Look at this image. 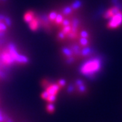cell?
<instances>
[{"instance_id": "6da1fadb", "label": "cell", "mask_w": 122, "mask_h": 122, "mask_svg": "<svg viewBox=\"0 0 122 122\" xmlns=\"http://www.w3.org/2000/svg\"><path fill=\"white\" fill-rule=\"evenodd\" d=\"M100 68V62L98 59H93L86 62L83 65L80 71L85 75H91L94 74Z\"/></svg>"}, {"instance_id": "7a4b0ae2", "label": "cell", "mask_w": 122, "mask_h": 122, "mask_svg": "<svg viewBox=\"0 0 122 122\" xmlns=\"http://www.w3.org/2000/svg\"><path fill=\"white\" fill-rule=\"evenodd\" d=\"M122 23V13L119 12L117 14L114 15L112 19L108 24V27L110 29H115Z\"/></svg>"}, {"instance_id": "3957f363", "label": "cell", "mask_w": 122, "mask_h": 122, "mask_svg": "<svg viewBox=\"0 0 122 122\" xmlns=\"http://www.w3.org/2000/svg\"><path fill=\"white\" fill-rule=\"evenodd\" d=\"M60 89L61 87L58 86V83H52L46 90L49 95H56Z\"/></svg>"}, {"instance_id": "277c9868", "label": "cell", "mask_w": 122, "mask_h": 122, "mask_svg": "<svg viewBox=\"0 0 122 122\" xmlns=\"http://www.w3.org/2000/svg\"><path fill=\"white\" fill-rule=\"evenodd\" d=\"M16 62L18 63H22V64H27L29 62V58L26 56H24V55H21V54H19L15 59Z\"/></svg>"}, {"instance_id": "5b68a950", "label": "cell", "mask_w": 122, "mask_h": 122, "mask_svg": "<svg viewBox=\"0 0 122 122\" xmlns=\"http://www.w3.org/2000/svg\"><path fill=\"white\" fill-rule=\"evenodd\" d=\"M79 20L77 18H74V19L72 20V30H71V32H72V33H75L77 32V27H78L79 26Z\"/></svg>"}, {"instance_id": "8992f818", "label": "cell", "mask_w": 122, "mask_h": 122, "mask_svg": "<svg viewBox=\"0 0 122 122\" xmlns=\"http://www.w3.org/2000/svg\"><path fill=\"white\" fill-rule=\"evenodd\" d=\"M71 50L73 51V54H75V56H79V55L80 54V53H81L79 46L78 45H77V44H74V45L71 46Z\"/></svg>"}, {"instance_id": "52a82bcc", "label": "cell", "mask_w": 122, "mask_h": 122, "mask_svg": "<svg viewBox=\"0 0 122 122\" xmlns=\"http://www.w3.org/2000/svg\"><path fill=\"white\" fill-rule=\"evenodd\" d=\"M62 53L65 55L67 57H71V56H73V51L71 50V48H63L62 49Z\"/></svg>"}, {"instance_id": "ba28073f", "label": "cell", "mask_w": 122, "mask_h": 122, "mask_svg": "<svg viewBox=\"0 0 122 122\" xmlns=\"http://www.w3.org/2000/svg\"><path fill=\"white\" fill-rule=\"evenodd\" d=\"M81 5H82V2L80 0H76V1H75L72 4L71 8H72L73 10V9L74 10H77V9L79 8Z\"/></svg>"}, {"instance_id": "9c48e42d", "label": "cell", "mask_w": 122, "mask_h": 122, "mask_svg": "<svg viewBox=\"0 0 122 122\" xmlns=\"http://www.w3.org/2000/svg\"><path fill=\"white\" fill-rule=\"evenodd\" d=\"M46 110H47V111H48V113H54L55 111L56 107H55V106H54V105L53 103H49L46 106Z\"/></svg>"}, {"instance_id": "30bf717a", "label": "cell", "mask_w": 122, "mask_h": 122, "mask_svg": "<svg viewBox=\"0 0 122 122\" xmlns=\"http://www.w3.org/2000/svg\"><path fill=\"white\" fill-rule=\"evenodd\" d=\"M33 13L30 12V13H27L25 14V20L27 23H30L32 20H33Z\"/></svg>"}, {"instance_id": "8fae6325", "label": "cell", "mask_w": 122, "mask_h": 122, "mask_svg": "<svg viewBox=\"0 0 122 122\" xmlns=\"http://www.w3.org/2000/svg\"><path fill=\"white\" fill-rule=\"evenodd\" d=\"M72 12H73V9L70 6H66L62 10V13L65 15H69L70 14L72 13Z\"/></svg>"}, {"instance_id": "7c38bea8", "label": "cell", "mask_w": 122, "mask_h": 122, "mask_svg": "<svg viewBox=\"0 0 122 122\" xmlns=\"http://www.w3.org/2000/svg\"><path fill=\"white\" fill-rule=\"evenodd\" d=\"M0 78L3 80H5L8 78V73L5 71L4 70L1 69H0Z\"/></svg>"}, {"instance_id": "4fadbf2b", "label": "cell", "mask_w": 122, "mask_h": 122, "mask_svg": "<svg viewBox=\"0 0 122 122\" xmlns=\"http://www.w3.org/2000/svg\"><path fill=\"white\" fill-rule=\"evenodd\" d=\"M91 52V49L89 47H87V48H85L83 50H81V54L83 56H87Z\"/></svg>"}, {"instance_id": "5bb4252c", "label": "cell", "mask_w": 122, "mask_h": 122, "mask_svg": "<svg viewBox=\"0 0 122 122\" xmlns=\"http://www.w3.org/2000/svg\"><path fill=\"white\" fill-rule=\"evenodd\" d=\"M4 23L7 26H11L12 25V19L8 16H5V19L4 20Z\"/></svg>"}, {"instance_id": "9a60e30c", "label": "cell", "mask_w": 122, "mask_h": 122, "mask_svg": "<svg viewBox=\"0 0 122 122\" xmlns=\"http://www.w3.org/2000/svg\"><path fill=\"white\" fill-rule=\"evenodd\" d=\"M63 20H64L63 19V16L61 14H58L56 18L55 19L56 22L57 24H61V23H62V21H63Z\"/></svg>"}, {"instance_id": "2e32d148", "label": "cell", "mask_w": 122, "mask_h": 122, "mask_svg": "<svg viewBox=\"0 0 122 122\" xmlns=\"http://www.w3.org/2000/svg\"><path fill=\"white\" fill-rule=\"evenodd\" d=\"M40 18L41 19V20H42L43 22H44L45 23H46V24H48V23H49V22H50L49 17H48L46 14H41V15L40 16Z\"/></svg>"}, {"instance_id": "e0dca14e", "label": "cell", "mask_w": 122, "mask_h": 122, "mask_svg": "<svg viewBox=\"0 0 122 122\" xmlns=\"http://www.w3.org/2000/svg\"><path fill=\"white\" fill-rule=\"evenodd\" d=\"M37 26H38V24H37V22L35 21V20H33L30 22V29H33V30L37 29Z\"/></svg>"}, {"instance_id": "ac0fdd59", "label": "cell", "mask_w": 122, "mask_h": 122, "mask_svg": "<svg viewBox=\"0 0 122 122\" xmlns=\"http://www.w3.org/2000/svg\"><path fill=\"white\" fill-rule=\"evenodd\" d=\"M113 16V12H112L111 10V9H110V10H109L105 14V16H105V18L106 19H109V18H111Z\"/></svg>"}, {"instance_id": "d6986e66", "label": "cell", "mask_w": 122, "mask_h": 122, "mask_svg": "<svg viewBox=\"0 0 122 122\" xmlns=\"http://www.w3.org/2000/svg\"><path fill=\"white\" fill-rule=\"evenodd\" d=\"M71 27L69 25V26H64V28L62 29V32L64 33V34H69V33H71Z\"/></svg>"}, {"instance_id": "ffe728a7", "label": "cell", "mask_w": 122, "mask_h": 122, "mask_svg": "<svg viewBox=\"0 0 122 122\" xmlns=\"http://www.w3.org/2000/svg\"><path fill=\"white\" fill-rule=\"evenodd\" d=\"M57 14H58L56 12H50V14H49V19L50 20H54L55 19H56V18L57 16Z\"/></svg>"}, {"instance_id": "44dd1931", "label": "cell", "mask_w": 122, "mask_h": 122, "mask_svg": "<svg viewBox=\"0 0 122 122\" xmlns=\"http://www.w3.org/2000/svg\"><path fill=\"white\" fill-rule=\"evenodd\" d=\"M79 43H80V45L82 46H86L87 44H88V41L86 38H81L80 40H79Z\"/></svg>"}, {"instance_id": "7402d4cb", "label": "cell", "mask_w": 122, "mask_h": 122, "mask_svg": "<svg viewBox=\"0 0 122 122\" xmlns=\"http://www.w3.org/2000/svg\"><path fill=\"white\" fill-rule=\"evenodd\" d=\"M56 95H50L47 100L50 103H52V102H54L55 100H56Z\"/></svg>"}, {"instance_id": "603a6c76", "label": "cell", "mask_w": 122, "mask_h": 122, "mask_svg": "<svg viewBox=\"0 0 122 122\" xmlns=\"http://www.w3.org/2000/svg\"><path fill=\"white\" fill-rule=\"evenodd\" d=\"M49 96H50V95H49V94H48V92H47V90L41 93V98L46 100H47V99H48V98L49 97Z\"/></svg>"}, {"instance_id": "cb8c5ba5", "label": "cell", "mask_w": 122, "mask_h": 122, "mask_svg": "<svg viewBox=\"0 0 122 122\" xmlns=\"http://www.w3.org/2000/svg\"><path fill=\"white\" fill-rule=\"evenodd\" d=\"M78 87V90L80 93H84L86 90V87L84 84H82L81 86H79Z\"/></svg>"}, {"instance_id": "d4e9b609", "label": "cell", "mask_w": 122, "mask_h": 122, "mask_svg": "<svg viewBox=\"0 0 122 122\" xmlns=\"http://www.w3.org/2000/svg\"><path fill=\"white\" fill-rule=\"evenodd\" d=\"M66 81L65 79H61L58 81V86L60 87H64L66 85Z\"/></svg>"}, {"instance_id": "484cf974", "label": "cell", "mask_w": 122, "mask_h": 122, "mask_svg": "<svg viewBox=\"0 0 122 122\" xmlns=\"http://www.w3.org/2000/svg\"><path fill=\"white\" fill-rule=\"evenodd\" d=\"M7 27L6 25L3 22H0V31H5L7 30Z\"/></svg>"}, {"instance_id": "4316f807", "label": "cell", "mask_w": 122, "mask_h": 122, "mask_svg": "<svg viewBox=\"0 0 122 122\" xmlns=\"http://www.w3.org/2000/svg\"><path fill=\"white\" fill-rule=\"evenodd\" d=\"M66 91L68 93H72L74 91V86L73 84H70L68 86V87H67V90Z\"/></svg>"}, {"instance_id": "83f0119b", "label": "cell", "mask_w": 122, "mask_h": 122, "mask_svg": "<svg viewBox=\"0 0 122 122\" xmlns=\"http://www.w3.org/2000/svg\"><path fill=\"white\" fill-rule=\"evenodd\" d=\"M80 35L81 36V37H83V38H87L88 37V33L86 30H82L80 33Z\"/></svg>"}, {"instance_id": "f1b7e54d", "label": "cell", "mask_w": 122, "mask_h": 122, "mask_svg": "<svg viewBox=\"0 0 122 122\" xmlns=\"http://www.w3.org/2000/svg\"><path fill=\"white\" fill-rule=\"evenodd\" d=\"M75 61L74 58L73 56H71V57H68V58L66 59V63H68V64H71V63H73V62Z\"/></svg>"}, {"instance_id": "f546056e", "label": "cell", "mask_w": 122, "mask_h": 122, "mask_svg": "<svg viewBox=\"0 0 122 122\" xmlns=\"http://www.w3.org/2000/svg\"><path fill=\"white\" fill-rule=\"evenodd\" d=\"M82 84H84V83H83V81L81 79H77V80L75 81V85H76L77 86H81V85H82Z\"/></svg>"}, {"instance_id": "4dcf8cb0", "label": "cell", "mask_w": 122, "mask_h": 122, "mask_svg": "<svg viewBox=\"0 0 122 122\" xmlns=\"http://www.w3.org/2000/svg\"><path fill=\"white\" fill-rule=\"evenodd\" d=\"M65 35L64 34V33H63L62 31L59 32V33H58V38L61 39H64V38H65Z\"/></svg>"}, {"instance_id": "1f68e13d", "label": "cell", "mask_w": 122, "mask_h": 122, "mask_svg": "<svg viewBox=\"0 0 122 122\" xmlns=\"http://www.w3.org/2000/svg\"><path fill=\"white\" fill-rule=\"evenodd\" d=\"M62 23V25H63L65 26H69V25H70V22L68 20H67V19H64Z\"/></svg>"}, {"instance_id": "d6a6232c", "label": "cell", "mask_w": 122, "mask_h": 122, "mask_svg": "<svg viewBox=\"0 0 122 122\" xmlns=\"http://www.w3.org/2000/svg\"><path fill=\"white\" fill-rule=\"evenodd\" d=\"M75 33H72V32H71V33H69V35H68V37H69V39H73L75 37Z\"/></svg>"}, {"instance_id": "836d02e7", "label": "cell", "mask_w": 122, "mask_h": 122, "mask_svg": "<svg viewBox=\"0 0 122 122\" xmlns=\"http://www.w3.org/2000/svg\"><path fill=\"white\" fill-rule=\"evenodd\" d=\"M3 117H4V122H6V121L8 119V115H7L6 113H4V114H3Z\"/></svg>"}, {"instance_id": "e575fe53", "label": "cell", "mask_w": 122, "mask_h": 122, "mask_svg": "<svg viewBox=\"0 0 122 122\" xmlns=\"http://www.w3.org/2000/svg\"><path fill=\"white\" fill-rule=\"evenodd\" d=\"M5 35V33L4 31H0V39L3 38Z\"/></svg>"}, {"instance_id": "d590c367", "label": "cell", "mask_w": 122, "mask_h": 122, "mask_svg": "<svg viewBox=\"0 0 122 122\" xmlns=\"http://www.w3.org/2000/svg\"><path fill=\"white\" fill-rule=\"evenodd\" d=\"M5 15L2 14H0V20H4L5 19Z\"/></svg>"}, {"instance_id": "8d00e7d4", "label": "cell", "mask_w": 122, "mask_h": 122, "mask_svg": "<svg viewBox=\"0 0 122 122\" xmlns=\"http://www.w3.org/2000/svg\"><path fill=\"white\" fill-rule=\"evenodd\" d=\"M5 41V40L4 39H2V38H1V39H0V46H2L3 44H4Z\"/></svg>"}, {"instance_id": "74e56055", "label": "cell", "mask_w": 122, "mask_h": 122, "mask_svg": "<svg viewBox=\"0 0 122 122\" xmlns=\"http://www.w3.org/2000/svg\"><path fill=\"white\" fill-rule=\"evenodd\" d=\"M0 122H4V117H3V115H0Z\"/></svg>"}, {"instance_id": "f35d334b", "label": "cell", "mask_w": 122, "mask_h": 122, "mask_svg": "<svg viewBox=\"0 0 122 122\" xmlns=\"http://www.w3.org/2000/svg\"><path fill=\"white\" fill-rule=\"evenodd\" d=\"M6 122H14V121L12 120V118L9 117L7 121H6Z\"/></svg>"}, {"instance_id": "ab89813d", "label": "cell", "mask_w": 122, "mask_h": 122, "mask_svg": "<svg viewBox=\"0 0 122 122\" xmlns=\"http://www.w3.org/2000/svg\"><path fill=\"white\" fill-rule=\"evenodd\" d=\"M3 114H4V112L2 111V110L0 109V115H3Z\"/></svg>"}, {"instance_id": "60d3db41", "label": "cell", "mask_w": 122, "mask_h": 122, "mask_svg": "<svg viewBox=\"0 0 122 122\" xmlns=\"http://www.w3.org/2000/svg\"><path fill=\"white\" fill-rule=\"evenodd\" d=\"M1 1H6L7 0H1Z\"/></svg>"}, {"instance_id": "b9f144b4", "label": "cell", "mask_w": 122, "mask_h": 122, "mask_svg": "<svg viewBox=\"0 0 122 122\" xmlns=\"http://www.w3.org/2000/svg\"><path fill=\"white\" fill-rule=\"evenodd\" d=\"M0 22H1V20H0Z\"/></svg>"}]
</instances>
